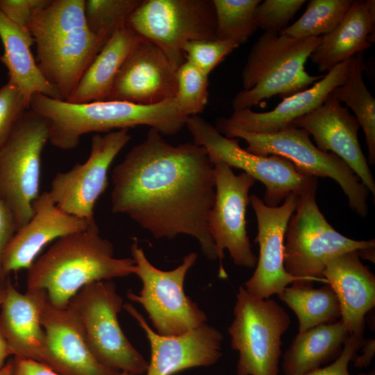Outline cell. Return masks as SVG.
Returning <instances> with one entry per match:
<instances>
[{
	"label": "cell",
	"instance_id": "1",
	"mask_svg": "<svg viewBox=\"0 0 375 375\" xmlns=\"http://www.w3.org/2000/svg\"><path fill=\"white\" fill-rule=\"evenodd\" d=\"M112 211L128 216L156 238H194L217 259L208 227L215 199L214 167L194 142L174 146L149 128L112 173Z\"/></svg>",
	"mask_w": 375,
	"mask_h": 375
},
{
	"label": "cell",
	"instance_id": "2",
	"mask_svg": "<svg viewBox=\"0 0 375 375\" xmlns=\"http://www.w3.org/2000/svg\"><path fill=\"white\" fill-rule=\"evenodd\" d=\"M132 258H117L96 223L56 240L28 269L27 289L44 290L49 302L65 308L85 285L134 274Z\"/></svg>",
	"mask_w": 375,
	"mask_h": 375
},
{
	"label": "cell",
	"instance_id": "3",
	"mask_svg": "<svg viewBox=\"0 0 375 375\" xmlns=\"http://www.w3.org/2000/svg\"><path fill=\"white\" fill-rule=\"evenodd\" d=\"M29 109L48 120L49 142L64 150L76 147L85 134L137 126H149L162 135H174L185 126L188 118L174 98L153 105L115 100L76 103L36 94L31 99Z\"/></svg>",
	"mask_w": 375,
	"mask_h": 375
},
{
	"label": "cell",
	"instance_id": "4",
	"mask_svg": "<svg viewBox=\"0 0 375 375\" xmlns=\"http://www.w3.org/2000/svg\"><path fill=\"white\" fill-rule=\"evenodd\" d=\"M84 3L85 0H51L28 26L36 44L37 65L63 101L105 44L90 30Z\"/></svg>",
	"mask_w": 375,
	"mask_h": 375
},
{
	"label": "cell",
	"instance_id": "5",
	"mask_svg": "<svg viewBox=\"0 0 375 375\" xmlns=\"http://www.w3.org/2000/svg\"><path fill=\"white\" fill-rule=\"evenodd\" d=\"M322 39H296L265 31L249 51L242 72L243 90L233 99V110L251 109L276 95L285 99L322 79L324 75H310L305 69Z\"/></svg>",
	"mask_w": 375,
	"mask_h": 375
},
{
	"label": "cell",
	"instance_id": "6",
	"mask_svg": "<svg viewBox=\"0 0 375 375\" xmlns=\"http://www.w3.org/2000/svg\"><path fill=\"white\" fill-rule=\"evenodd\" d=\"M215 128L227 138L244 140L247 144L245 149L250 153L278 156L292 162L303 174L333 179L347 197L351 209L360 217L367 215L368 190L340 158L317 149L305 129L290 126L272 133H250L230 125L225 117L217 119Z\"/></svg>",
	"mask_w": 375,
	"mask_h": 375
},
{
	"label": "cell",
	"instance_id": "7",
	"mask_svg": "<svg viewBox=\"0 0 375 375\" xmlns=\"http://www.w3.org/2000/svg\"><path fill=\"white\" fill-rule=\"evenodd\" d=\"M124 301L112 281L83 287L66 307L76 319L96 359L105 367L131 375L146 373L149 361L123 332L118 314Z\"/></svg>",
	"mask_w": 375,
	"mask_h": 375
},
{
	"label": "cell",
	"instance_id": "8",
	"mask_svg": "<svg viewBox=\"0 0 375 375\" xmlns=\"http://www.w3.org/2000/svg\"><path fill=\"white\" fill-rule=\"evenodd\" d=\"M185 126L194 143L206 149L212 165L224 162L262 183L266 188L263 201L268 206H279L291 193L301 197L317 190V178L300 172L286 158L250 153L237 139L224 136L199 115L188 117Z\"/></svg>",
	"mask_w": 375,
	"mask_h": 375
},
{
	"label": "cell",
	"instance_id": "9",
	"mask_svg": "<svg viewBox=\"0 0 375 375\" xmlns=\"http://www.w3.org/2000/svg\"><path fill=\"white\" fill-rule=\"evenodd\" d=\"M131 253L135 262L134 274L142 286L139 294L129 290L127 298L143 307L156 333L180 335L206 322V314L186 295L183 286L188 270L197 260V253L186 255L178 267L169 271L153 266L136 240L131 246Z\"/></svg>",
	"mask_w": 375,
	"mask_h": 375
},
{
	"label": "cell",
	"instance_id": "10",
	"mask_svg": "<svg viewBox=\"0 0 375 375\" xmlns=\"http://www.w3.org/2000/svg\"><path fill=\"white\" fill-rule=\"evenodd\" d=\"M233 315L228 331L231 348L239 353L237 375H278L288 314L274 300L258 299L240 286Z\"/></svg>",
	"mask_w": 375,
	"mask_h": 375
},
{
	"label": "cell",
	"instance_id": "11",
	"mask_svg": "<svg viewBox=\"0 0 375 375\" xmlns=\"http://www.w3.org/2000/svg\"><path fill=\"white\" fill-rule=\"evenodd\" d=\"M284 267L304 281L328 284L323 277L327 262L340 254L375 247L374 239L356 240L337 231L325 219L316 201V190L298 197L288 224Z\"/></svg>",
	"mask_w": 375,
	"mask_h": 375
},
{
	"label": "cell",
	"instance_id": "12",
	"mask_svg": "<svg viewBox=\"0 0 375 375\" xmlns=\"http://www.w3.org/2000/svg\"><path fill=\"white\" fill-rule=\"evenodd\" d=\"M48 120L27 110L0 149V197L17 229L33 215L39 194L41 156L49 139Z\"/></svg>",
	"mask_w": 375,
	"mask_h": 375
},
{
	"label": "cell",
	"instance_id": "13",
	"mask_svg": "<svg viewBox=\"0 0 375 375\" xmlns=\"http://www.w3.org/2000/svg\"><path fill=\"white\" fill-rule=\"evenodd\" d=\"M126 24L158 47L177 69L186 60V42L217 39L212 0H143Z\"/></svg>",
	"mask_w": 375,
	"mask_h": 375
},
{
	"label": "cell",
	"instance_id": "14",
	"mask_svg": "<svg viewBox=\"0 0 375 375\" xmlns=\"http://www.w3.org/2000/svg\"><path fill=\"white\" fill-rule=\"evenodd\" d=\"M215 199L209 213L208 227L219 260V277L227 278L223 266L227 249L234 264L253 268L258 258L252 251L246 229L249 192L256 180L242 172L236 175L224 162L213 165Z\"/></svg>",
	"mask_w": 375,
	"mask_h": 375
},
{
	"label": "cell",
	"instance_id": "15",
	"mask_svg": "<svg viewBox=\"0 0 375 375\" xmlns=\"http://www.w3.org/2000/svg\"><path fill=\"white\" fill-rule=\"evenodd\" d=\"M131 138L127 128L94 135L87 160L53 178L49 192L55 203L72 215L95 221L94 208L108 186L110 166Z\"/></svg>",
	"mask_w": 375,
	"mask_h": 375
},
{
	"label": "cell",
	"instance_id": "16",
	"mask_svg": "<svg viewBox=\"0 0 375 375\" xmlns=\"http://www.w3.org/2000/svg\"><path fill=\"white\" fill-rule=\"evenodd\" d=\"M298 196L291 193L281 206L270 207L258 196H249V203L258 222V234L254 241L259 245V256L255 272L243 287L258 299H269L273 294H279L292 283L313 285L312 282L292 276L284 267L285 235Z\"/></svg>",
	"mask_w": 375,
	"mask_h": 375
},
{
	"label": "cell",
	"instance_id": "17",
	"mask_svg": "<svg viewBox=\"0 0 375 375\" xmlns=\"http://www.w3.org/2000/svg\"><path fill=\"white\" fill-rule=\"evenodd\" d=\"M123 308L144 331L151 347V358L146 375H174L187 369L208 367L221 358L223 335L204 323L176 335L158 334L131 303Z\"/></svg>",
	"mask_w": 375,
	"mask_h": 375
},
{
	"label": "cell",
	"instance_id": "18",
	"mask_svg": "<svg viewBox=\"0 0 375 375\" xmlns=\"http://www.w3.org/2000/svg\"><path fill=\"white\" fill-rule=\"evenodd\" d=\"M176 74L166 54L143 40L122 65L106 100L153 105L174 99Z\"/></svg>",
	"mask_w": 375,
	"mask_h": 375
},
{
	"label": "cell",
	"instance_id": "19",
	"mask_svg": "<svg viewBox=\"0 0 375 375\" xmlns=\"http://www.w3.org/2000/svg\"><path fill=\"white\" fill-rule=\"evenodd\" d=\"M290 126L305 129L317 149L340 158L375 197L374 178L358 138L360 126L347 107L329 94L322 105Z\"/></svg>",
	"mask_w": 375,
	"mask_h": 375
},
{
	"label": "cell",
	"instance_id": "20",
	"mask_svg": "<svg viewBox=\"0 0 375 375\" xmlns=\"http://www.w3.org/2000/svg\"><path fill=\"white\" fill-rule=\"evenodd\" d=\"M33 209L31 219L17 230L3 252L1 269L6 278L11 272L28 269L49 242L82 231L92 223L60 208L49 192L38 197Z\"/></svg>",
	"mask_w": 375,
	"mask_h": 375
},
{
	"label": "cell",
	"instance_id": "21",
	"mask_svg": "<svg viewBox=\"0 0 375 375\" xmlns=\"http://www.w3.org/2000/svg\"><path fill=\"white\" fill-rule=\"evenodd\" d=\"M46 334L43 364L60 375H119L101 365L86 343L79 325L67 308L47 301L41 315Z\"/></svg>",
	"mask_w": 375,
	"mask_h": 375
},
{
	"label": "cell",
	"instance_id": "22",
	"mask_svg": "<svg viewBox=\"0 0 375 375\" xmlns=\"http://www.w3.org/2000/svg\"><path fill=\"white\" fill-rule=\"evenodd\" d=\"M47 301L44 290L27 289L22 293L8 278L0 306V333L11 356L43 363L46 334L41 315Z\"/></svg>",
	"mask_w": 375,
	"mask_h": 375
},
{
	"label": "cell",
	"instance_id": "23",
	"mask_svg": "<svg viewBox=\"0 0 375 375\" xmlns=\"http://www.w3.org/2000/svg\"><path fill=\"white\" fill-rule=\"evenodd\" d=\"M351 58L336 65L312 86L283 99L270 111L233 110L225 120L237 128L255 133H272L290 126L294 120L322 105L330 93L345 81Z\"/></svg>",
	"mask_w": 375,
	"mask_h": 375
},
{
	"label": "cell",
	"instance_id": "24",
	"mask_svg": "<svg viewBox=\"0 0 375 375\" xmlns=\"http://www.w3.org/2000/svg\"><path fill=\"white\" fill-rule=\"evenodd\" d=\"M340 306L341 320L349 335L363 333L367 313L375 306V276L357 251L330 259L323 272Z\"/></svg>",
	"mask_w": 375,
	"mask_h": 375
},
{
	"label": "cell",
	"instance_id": "25",
	"mask_svg": "<svg viewBox=\"0 0 375 375\" xmlns=\"http://www.w3.org/2000/svg\"><path fill=\"white\" fill-rule=\"evenodd\" d=\"M375 27V1L353 0L340 23L310 56L319 72H328L338 64L369 49Z\"/></svg>",
	"mask_w": 375,
	"mask_h": 375
},
{
	"label": "cell",
	"instance_id": "26",
	"mask_svg": "<svg viewBox=\"0 0 375 375\" xmlns=\"http://www.w3.org/2000/svg\"><path fill=\"white\" fill-rule=\"evenodd\" d=\"M0 39L3 47L0 60L8 71V82L20 90L28 107L36 94L60 99L35 60L31 49L34 40L29 31L11 22L1 10Z\"/></svg>",
	"mask_w": 375,
	"mask_h": 375
},
{
	"label": "cell",
	"instance_id": "27",
	"mask_svg": "<svg viewBox=\"0 0 375 375\" xmlns=\"http://www.w3.org/2000/svg\"><path fill=\"white\" fill-rule=\"evenodd\" d=\"M143 40L126 24L117 29L103 44L66 101L80 103L106 100L122 65Z\"/></svg>",
	"mask_w": 375,
	"mask_h": 375
},
{
	"label": "cell",
	"instance_id": "28",
	"mask_svg": "<svg viewBox=\"0 0 375 375\" xmlns=\"http://www.w3.org/2000/svg\"><path fill=\"white\" fill-rule=\"evenodd\" d=\"M349 333L342 321L299 332L283 357L285 375H300L338 358Z\"/></svg>",
	"mask_w": 375,
	"mask_h": 375
},
{
	"label": "cell",
	"instance_id": "29",
	"mask_svg": "<svg viewBox=\"0 0 375 375\" xmlns=\"http://www.w3.org/2000/svg\"><path fill=\"white\" fill-rule=\"evenodd\" d=\"M278 295L297 315L299 332L333 323L341 317L338 299L329 284L314 288L292 283Z\"/></svg>",
	"mask_w": 375,
	"mask_h": 375
},
{
	"label": "cell",
	"instance_id": "30",
	"mask_svg": "<svg viewBox=\"0 0 375 375\" xmlns=\"http://www.w3.org/2000/svg\"><path fill=\"white\" fill-rule=\"evenodd\" d=\"M367 69L364 53H358L351 58L345 81L335 88L330 95L346 103L362 127L368 150V162L375 164V99L367 88L363 72Z\"/></svg>",
	"mask_w": 375,
	"mask_h": 375
},
{
	"label": "cell",
	"instance_id": "31",
	"mask_svg": "<svg viewBox=\"0 0 375 375\" xmlns=\"http://www.w3.org/2000/svg\"><path fill=\"white\" fill-rule=\"evenodd\" d=\"M353 0H311L301 17L279 34L296 39L323 36L342 20Z\"/></svg>",
	"mask_w": 375,
	"mask_h": 375
},
{
	"label": "cell",
	"instance_id": "32",
	"mask_svg": "<svg viewBox=\"0 0 375 375\" xmlns=\"http://www.w3.org/2000/svg\"><path fill=\"white\" fill-rule=\"evenodd\" d=\"M217 39L238 46L247 42L257 30L256 9L260 0H212Z\"/></svg>",
	"mask_w": 375,
	"mask_h": 375
},
{
	"label": "cell",
	"instance_id": "33",
	"mask_svg": "<svg viewBox=\"0 0 375 375\" xmlns=\"http://www.w3.org/2000/svg\"><path fill=\"white\" fill-rule=\"evenodd\" d=\"M143 0H85L84 14L90 30L104 43Z\"/></svg>",
	"mask_w": 375,
	"mask_h": 375
},
{
	"label": "cell",
	"instance_id": "34",
	"mask_svg": "<svg viewBox=\"0 0 375 375\" xmlns=\"http://www.w3.org/2000/svg\"><path fill=\"white\" fill-rule=\"evenodd\" d=\"M175 100L188 117L202 112L208 99V76L185 60L177 69Z\"/></svg>",
	"mask_w": 375,
	"mask_h": 375
},
{
	"label": "cell",
	"instance_id": "35",
	"mask_svg": "<svg viewBox=\"0 0 375 375\" xmlns=\"http://www.w3.org/2000/svg\"><path fill=\"white\" fill-rule=\"evenodd\" d=\"M239 46L230 40H195L186 42L183 51L189 61L208 76L226 56Z\"/></svg>",
	"mask_w": 375,
	"mask_h": 375
},
{
	"label": "cell",
	"instance_id": "36",
	"mask_svg": "<svg viewBox=\"0 0 375 375\" xmlns=\"http://www.w3.org/2000/svg\"><path fill=\"white\" fill-rule=\"evenodd\" d=\"M306 3L305 0H265L256 9L258 28L279 33Z\"/></svg>",
	"mask_w": 375,
	"mask_h": 375
},
{
	"label": "cell",
	"instance_id": "37",
	"mask_svg": "<svg viewBox=\"0 0 375 375\" xmlns=\"http://www.w3.org/2000/svg\"><path fill=\"white\" fill-rule=\"evenodd\" d=\"M29 107L20 90L12 83L0 87V149Z\"/></svg>",
	"mask_w": 375,
	"mask_h": 375
},
{
	"label": "cell",
	"instance_id": "38",
	"mask_svg": "<svg viewBox=\"0 0 375 375\" xmlns=\"http://www.w3.org/2000/svg\"><path fill=\"white\" fill-rule=\"evenodd\" d=\"M363 340V333L349 335L344 344L340 355L331 365L300 375H351L349 372L348 366L356 356ZM358 375H366V374Z\"/></svg>",
	"mask_w": 375,
	"mask_h": 375
},
{
	"label": "cell",
	"instance_id": "39",
	"mask_svg": "<svg viewBox=\"0 0 375 375\" xmlns=\"http://www.w3.org/2000/svg\"><path fill=\"white\" fill-rule=\"evenodd\" d=\"M51 0H0L1 12L11 22L28 31L34 15Z\"/></svg>",
	"mask_w": 375,
	"mask_h": 375
},
{
	"label": "cell",
	"instance_id": "40",
	"mask_svg": "<svg viewBox=\"0 0 375 375\" xmlns=\"http://www.w3.org/2000/svg\"><path fill=\"white\" fill-rule=\"evenodd\" d=\"M17 228L12 214L0 197V279L6 280L1 269V257L7 244Z\"/></svg>",
	"mask_w": 375,
	"mask_h": 375
},
{
	"label": "cell",
	"instance_id": "41",
	"mask_svg": "<svg viewBox=\"0 0 375 375\" xmlns=\"http://www.w3.org/2000/svg\"><path fill=\"white\" fill-rule=\"evenodd\" d=\"M10 375H60L46 365L31 359L11 358Z\"/></svg>",
	"mask_w": 375,
	"mask_h": 375
},
{
	"label": "cell",
	"instance_id": "42",
	"mask_svg": "<svg viewBox=\"0 0 375 375\" xmlns=\"http://www.w3.org/2000/svg\"><path fill=\"white\" fill-rule=\"evenodd\" d=\"M360 349H361V355L356 354L352 360L353 366L358 369L367 367L371 363L375 353L374 338L364 339Z\"/></svg>",
	"mask_w": 375,
	"mask_h": 375
},
{
	"label": "cell",
	"instance_id": "43",
	"mask_svg": "<svg viewBox=\"0 0 375 375\" xmlns=\"http://www.w3.org/2000/svg\"><path fill=\"white\" fill-rule=\"evenodd\" d=\"M10 356H11L10 351L0 333V369L5 365V360Z\"/></svg>",
	"mask_w": 375,
	"mask_h": 375
},
{
	"label": "cell",
	"instance_id": "44",
	"mask_svg": "<svg viewBox=\"0 0 375 375\" xmlns=\"http://www.w3.org/2000/svg\"><path fill=\"white\" fill-rule=\"evenodd\" d=\"M375 247L363 249L358 251L359 257L365 260H369L374 263L375 260Z\"/></svg>",
	"mask_w": 375,
	"mask_h": 375
},
{
	"label": "cell",
	"instance_id": "45",
	"mask_svg": "<svg viewBox=\"0 0 375 375\" xmlns=\"http://www.w3.org/2000/svg\"><path fill=\"white\" fill-rule=\"evenodd\" d=\"M7 281L8 278L6 280L0 279V306L2 303L6 295Z\"/></svg>",
	"mask_w": 375,
	"mask_h": 375
},
{
	"label": "cell",
	"instance_id": "46",
	"mask_svg": "<svg viewBox=\"0 0 375 375\" xmlns=\"http://www.w3.org/2000/svg\"><path fill=\"white\" fill-rule=\"evenodd\" d=\"M11 359H10L5 365L0 369V375H10L11 373Z\"/></svg>",
	"mask_w": 375,
	"mask_h": 375
},
{
	"label": "cell",
	"instance_id": "47",
	"mask_svg": "<svg viewBox=\"0 0 375 375\" xmlns=\"http://www.w3.org/2000/svg\"><path fill=\"white\" fill-rule=\"evenodd\" d=\"M366 375H375L374 370L369 372V373L366 374Z\"/></svg>",
	"mask_w": 375,
	"mask_h": 375
},
{
	"label": "cell",
	"instance_id": "48",
	"mask_svg": "<svg viewBox=\"0 0 375 375\" xmlns=\"http://www.w3.org/2000/svg\"><path fill=\"white\" fill-rule=\"evenodd\" d=\"M119 375H131L126 372H120Z\"/></svg>",
	"mask_w": 375,
	"mask_h": 375
}]
</instances>
